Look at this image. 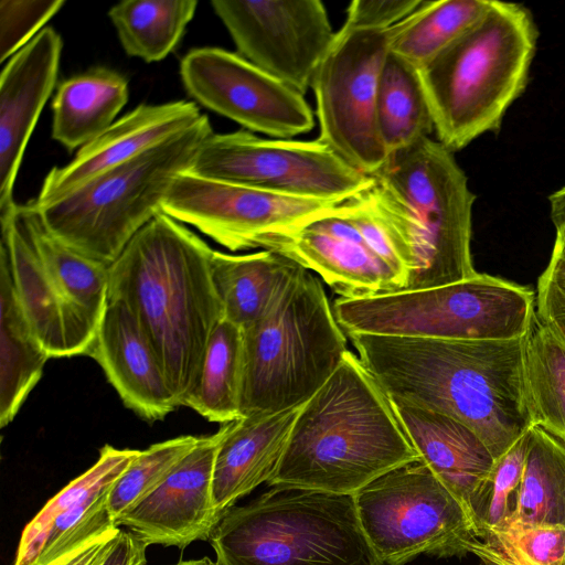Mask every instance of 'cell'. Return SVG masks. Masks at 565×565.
Instances as JSON below:
<instances>
[{"label":"cell","mask_w":565,"mask_h":565,"mask_svg":"<svg viewBox=\"0 0 565 565\" xmlns=\"http://www.w3.org/2000/svg\"><path fill=\"white\" fill-rule=\"evenodd\" d=\"M347 337L390 398L461 422L494 459L532 426L524 391V337L501 341Z\"/></svg>","instance_id":"1"},{"label":"cell","mask_w":565,"mask_h":565,"mask_svg":"<svg viewBox=\"0 0 565 565\" xmlns=\"http://www.w3.org/2000/svg\"><path fill=\"white\" fill-rule=\"evenodd\" d=\"M213 250L161 212L108 267V300L131 312L179 406L194 386L210 338L224 317L211 275Z\"/></svg>","instance_id":"2"},{"label":"cell","mask_w":565,"mask_h":565,"mask_svg":"<svg viewBox=\"0 0 565 565\" xmlns=\"http://www.w3.org/2000/svg\"><path fill=\"white\" fill-rule=\"evenodd\" d=\"M419 459L391 398L348 350L300 407L267 483L354 495L390 470Z\"/></svg>","instance_id":"3"},{"label":"cell","mask_w":565,"mask_h":565,"mask_svg":"<svg viewBox=\"0 0 565 565\" xmlns=\"http://www.w3.org/2000/svg\"><path fill=\"white\" fill-rule=\"evenodd\" d=\"M537 39L527 7L491 0L481 19L418 70L441 145L455 153L500 130L526 88Z\"/></svg>","instance_id":"4"},{"label":"cell","mask_w":565,"mask_h":565,"mask_svg":"<svg viewBox=\"0 0 565 565\" xmlns=\"http://www.w3.org/2000/svg\"><path fill=\"white\" fill-rule=\"evenodd\" d=\"M373 179L371 198L414 257L404 290L449 285L478 274L471 255L476 195L454 152L425 137L390 156Z\"/></svg>","instance_id":"5"},{"label":"cell","mask_w":565,"mask_h":565,"mask_svg":"<svg viewBox=\"0 0 565 565\" xmlns=\"http://www.w3.org/2000/svg\"><path fill=\"white\" fill-rule=\"evenodd\" d=\"M243 332L242 416L303 405L349 350L321 279L300 265L267 312Z\"/></svg>","instance_id":"6"},{"label":"cell","mask_w":565,"mask_h":565,"mask_svg":"<svg viewBox=\"0 0 565 565\" xmlns=\"http://www.w3.org/2000/svg\"><path fill=\"white\" fill-rule=\"evenodd\" d=\"M209 542L218 565H383L352 494L273 488L227 509Z\"/></svg>","instance_id":"7"},{"label":"cell","mask_w":565,"mask_h":565,"mask_svg":"<svg viewBox=\"0 0 565 565\" xmlns=\"http://www.w3.org/2000/svg\"><path fill=\"white\" fill-rule=\"evenodd\" d=\"M213 134L206 116L184 131L97 175L62 199L38 206L49 231L82 254L113 264L161 213L173 180Z\"/></svg>","instance_id":"8"},{"label":"cell","mask_w":565,"mask_h":565,"mask_svg":"<svg viewBox=\"0 0 565 565\" xmlns=\"http://www.w3.org/2000/svg\"><path fill=\"white\" fill-rule=\"evenodd\" d=\"M333 313L345 334L456 341L523 338L535 311V292L478 273L439 287L364 298H337Z\"/></svg>","instance_id":"9"},{"label":"cell","mask_w":565,"mask_h":565,"mask_svg":"<svg viewBox=\"0 0 565 565\" xmlns=\"http://www.w3.org/2000/svg\"><path fill=\"white\" fill-rule=\"evenodd\" d=\"M363 532L383 565L422 554L472 553L478 532L460 501L423 460L382 475L354 494Z\"/></svg>","instance_id":"10"},{"label":"cell","mask_w":565,"mask_h":565,"mask_svg":"<svg viewBox=\"0 0 565 565\" xmlns=\"http://www.w3.org/2000/svg\"><path fill=\"white\" fill-rule=\"evenodd\" d=\"M189 173L268 192L343 204L373 183L319 139L260 138L238 130L211 134Z\"/></svg>","instance_id":"11"},{"label":"cell","mask_w":565,"mask_h":565,"mask_svg":"<svg viewBox=\"0 0 565 565\" xmlns=\"http://www.w3.org/2000/svg\"><path fill=\"white\" fill-rule=\"evenodd\" d=\"M392 28L343 24L320 62L312 82L318 139L345 162L373 177L388 160L382 143L376 100L381 72L391 51Z\"/></svg>","instance_id":"12"},{"label":"cell","mask_w":565,"mask_h":565,"mask_svg":"<svg viewBox=\"0 0 565 565\" xmlns=\"http://www.w3.org/2000/svg\"><path fill=\"white\" fill-rule=\"evenodd\" d=\"M237 54L305 94L335 33L319 0H212Z\"/></svg>","instance_id":"13"},{"label":"cell","mask_w":565,"mask_h":565,"mask_svg":"<svg viewBox=\"0 0 565 565\" xmlns=\"http://www.w3.org/2000/svg\"><path fill=\"white\" fill-rule=\"evenodd\" d=\"M341 205L183 172L170 185L161 212L238 252L258 248L264 236L299 226Z\"/></svg>","instance_id":"14"},{"label":"cell","mask_w":565,"mask_h":565,"mask_svg":"<svg viewBox=\"0 0 565 565\" xmlns=\"http://www.w3.org/2000/svg\"><path fill=\"white\" fill-rule=\"evenodd\" d=\"M180 76L199 104L252 131L291 139L315 126L302 94L237 53L213 46L192 49L181 60Z\"/></svg>","instance_id":"15"},{"label":"cell","mask_w":565,"mask_h":565,"mask_svg":"<svg viewBox=\"0 0 565 565\" xmlns=\"http://www.w3.org/2000/svg\"><path fill=\"white\" fill-rule=\"evenodd\" d=\"M350 209L351 200L299 226L264 236L258 247L315 271L341 298L402 291L404 282L366 243Z\"/></svg>","instance_id":"16"},{"label":"cell","mask_w":565,"mask_h":565,"mask_svg":"<svg viewBox=\"0 0 565 565\" xmlns=\"http://www.w3.org/2000/svg\"><path fill=\"white\" fill-rule=\"evenodd\" d=\"M139 451L105 445L97 461L50 499L25 525L13 565H47L119 527L109 512L108 495Z\"/></svg>","instance_id":"17"},{"label":"cell","mask_w":565,"mask_h":565,"mask_svg":"<svg viewBox=\"0 0 565 565\" xmlns=\"http://www.w3.org/2000/svg\"><path fill=\"white\" fill-rule=\"evenodd\" d=\"M221 437V429L199 437L166 480L124 513L117 526H127L147 546L183 550L192 542L207 541L221 519L213 499V469Z\"/></svg>","instance_id":"18"},{"label":"cell","mask_w":565,"mask_h":565,"mask_svg":"<svg viewBox=\"0 0 565 565\" xmlns=\"http://www.w3.org/2000/svg\"><path fill=\"white\" fill-rule=\"evenodd\" d=\"M4 256L23 310L51 358L88 354L98 326L63 290L39 256L15 207L0 214Z\"/></svg>","instance_id":"19"},{"label":"cell","mask_w":565,"mask_h":565,"mask_svg":"<svg viewBox=\"0 0 565 565\" xmlns=\"http://www.w3.org/2000/svg\"><path fill=\"white\" fill-rule=\"evenodd\" d=\"M61 35L44 28L17 52L0 75V214L12 211L13 186L41 111L58 73Z\"/></svg>","instance_id":"20"},{"label":"cell","mask_w":565,"mask_h":565,"mask_svg":"<svg viewBox=\"0 0 565 565\" xmlns=\"http://www.w3.org/2000/svg\"><path fill=\"white\" fill-rule=\"evenodd\" d=\"M201 116L195 103L190 100L138 105L79 148L67 164L52 168L34 203L42 206L62 199L97 175L184 131Z\"/></svg>","instance_id":"21"},{"label":"cell","mask_w":565,"mask_h":565,"mask_svg":"<svg viewBox=\"0 0 565 565\" xmlns=\"http://www.w3.org/2000/svg\"><path fill=\"white\" fill-rule=\"evenodd\" d=\"M124 404L142 419L162 420L179 407L168 380L136 319L108 300L88 352Z\"/></svg>","instance_id":"22"},{"label":"cell","mask_w":565,"mask_h":565,"mask_svg":"<svg viewBox=\"0 0 565 565\" xmlns=\"http://www.w3.org/2000/svg\"><path fill=\"white\" fill-rule=\"evenodd\" d=\"M301 406L242 416L221 426L213 469V499L221 516L237 500L270 479Z\"/></svg>","instance_id":"23"},{"label":"cell","mask_w":565,"mask_h":565,"mask_svg":"<svg viewBox=\"0 0 565 565\" xmlns=\"http://www.w3.org/2000/svg\"><path fill=\"white\" fill-rule=\"evenodd\" d=\"M391 401L420 460L468 513L475 491L495 461L489 448L471 428L450 416Z\"/></svg>","instance_id":"24"},{"label":"cell","mask_w":565,"mask_h":565,"mask_svg":"<svg viewBox=\"0 0 565 565\" xmlns=\"http://www.w3.org/2000/svg\"><path fill=\"white\" fill-rule=\"evenodd\" d=\"M128 98L127 78L106 66L64 79L52 102V138L71 151L82 148L117 120Z\"/></svg>","instance_id":"25"},{"label":"cell","mask_w":565,"mask_h":565,"mask_svg":"<svg viewBox=\"0 0 565 565\" xmlns=\"http://www.w3.org/2000/svg\"><path fill=\"white\" fill-rule=\"evenodd\" d=\"M298 264L269 249L234 255L213 250L212 280L226 319L245 329L270 308Z\"/></svg>","instance_id":"26"},{"label":"cell","mask_w":565,"mask_h":565,"mask_svg":"<svg viewBox=\"0 0 565 565\" xmlns=\"http://www.w3.org/2000/svg\"><path fill=\"white\" fill-rule=\"evenodd\" d=\"M0 426L10 424L50 359L19 299L9 264L0 255Z\"/></svg>","instance_id":"27"},{"label":"cell","mask_w":565,"mask_h":565,"mask_svg":"<svg viewBox=\"0 0 565 565\" xmlns=\"http://www.w3.org/2000/svg\"><path fill=\"white\" fill-rule=\"evenodd\" d=\"M243 374V329L223 317L210 338L196 382L182 406L222 425L241 418Z\"/></svg>","instance_id":"28"},{"label":"cell","mask_w":565,"mask_h":565,"mask_svg":"<svg viewBox=\"0 0 565 565\" xmlns=\"http://www.w3.org/2000/svg\"><path fill=\"white\" fill-rule=\"evenodd\" d=\"M523 374L531 425L565 444V343L535 311L524 335Z\"/></svg>","instance_id":"29"},{"label":"cell","mask_w":565,"mask_h":565,"mask_svg":"<svg viewBox=\"0 0 565 565\" xmlns=\"http://www.w3.org/2000/svg\"><path fill=\"white\" fill-rule=\"evenodd\" d=\"M376 120L388 157L429 137L434 130L418 70L392 51L380 76Z\"/></svg>","instance_id":"30"},{"label":"cell","mask_w":565,"mask_h":565,"mask_svg":"<svg viewBox=\"0 0 565 565\" xmlns=\"http://www.w3.org/2000/svg\"><path fill=\"white\" fill-rule=\"evenodd\" d=\"M39 256L66 295L98 326L108 303V265L68 246L52 234L31 201L18 204Z\"/></svg>","instance_id":"31"},{"label":"cell","mask_w":565,"mask_h":565,"mask_svg":"<svg viewBox=\"0 0 565 565\" xmlns=\"http://www.w3.org/2000/svg\"><path fill=\"white\" fill-rule=\"evenodd\" d=\"M196 7V0H126L108 17L127 55L152 63L177 47Z\"/></svg>","instance_id":"32"},{"label":"cell","mask_w":565,"mask_h":565,"mask_svg":"<svg viewBox=\"0 0 565 565\" xmlns=\"http://www.w3.org/2000/svg\"><path fill=\"white\" fill-rule=\"evenodd\" d=\"M491 0L423 1L392 26L391 51L420 70L470 29Z\"/></svg>","instance_id":"33"},{"label":"cell","mask_w":565,"mask_h":565,"mask_svg":"<svg viewBox=\"0 0 565 565\" xmlns=\"http://www.w3.org/2000/svg\"><path fill=\"white\" fill-rule=\"evenodd\" d=\"M511 524L565 527V444L536 425L530 427L519 508Z\"/></svg>","instance_id":"34"},{"label":"cell","mask_w":565,"mask_h":565,"mask_svg":"<svg viewBox=\"0 0 565 565\" xmlns=\"http://www.w3.org/2000/svg\"><path fill=\"white\" fill-rule=\"evenodd\" d=\"M530 428L498 459L475 491L468 514L478 532L501 529L515 520L529 447Z\"/></svg>","instance_id":"35"},{"label":"cell","mask_w":565,"mask_h":565,"mask_svg":"<svg viewBox=\"0 0 565 565\" xmlns=\"http://www.w3.org/2000/svg\"><path fill=\"white\" fill-rule=\"evenodd\" d=\"M472 554L480 565H565V527L511 524L487 531Z\"/></svg>","instance_id":"36"},{"label":"cell","mask_w":565,"mask_h":565,"mask_svg":"<svg viewBox=\"0 0 565 565\" xmlns=\"http://www.w3.org/2000/svg\"><path fill=\"white\" fill-rule=\"evenodd\" d=\"M198 441L196 436H179L140 450L109 492L108 509L115 522L157 489Z\"/></svg>","instance_id":"37"},{"label":"cell","mask_w":565,"mask_h":565,"mask_svg":"<svg viewBox=\"0 0 565 565\" xmlns=\"http://www.w3.org/2000/svg\"><path fill=\"white\" fill-rule=\"evenodd\" d=\"M64 4V0H1L0 62L32 41Z\"/></svg>","instance_id":"38"},{"label":"cell","mask_w":565,"mask_h":565,"mask_svg":"<svg viewBox=\"0 0 565 565\" xmlns=\"http://www.w3.org/2000/svg\"><path fill=\"white\" fill-rule=\"evenodd\" d=\"M555 230L550 262L537 279L535 312L565 343V226Z\"/></svg>","instance_id":"39"},{"label":"cell","mask_w":565,"mask_h":565,"mask_svg":"<svg viewBox=\"0 0 565 565\" xmlns=\"http://www.w3.org/2000/svg\"><path fill=\"white\" fill-rule=\"evenodd\" d=\"M423 0H354L347 9L345 25L359 29H391L411 13Z\"/></svg>","instance_id":"40"},{"label":"cell","mask_w":565,"mask_h":565,"mask_svg":"<svg viewBox=\"0 0 565 565\" xmlns=\"http://www.w3.org/2000/svg\"><path fill=\"white\" fill-rule=\"evenodd\" d=\"M121 530L113 529L47 565H100Z\"/></svg>","instance_id":"41"},{"label":"cell","mask_w":565,"mask_h":565,"mask_svg":"<svg viewBox=\"0 0 565 565\" xmlns=\"http://www.w3.org/2000/svg\"><path fill=\"white\" fill-rule=\"evenodd\" d=\"M147 545L130 531H120L100 565H145Z\"/></svg>","instance_id":"42"},{"label":"cell","mask_w":565,"mask_h":565,"mask_svg":"<svg viewBox=\"0 0 565 565\" xmlns=\"http://www.w3.org/2000/svg\"><path fill=\"white\" fill-rule=\"evenodd\" d=\"M550 216L556 227L565 226V185L548 196Z\"/></svg>","instance_id":"43"},{"label":"cell","mask_w":565,"mask_h":565,"mask_svg":"<svg viewBox=\"0 0 565 565\" xmlns=\"http://www.w3.org/2000/svg\"><path fill=\"white\" fill-rule=\"evenodd\" d=\"M174 565H218L216 562H212L209 557L200 559L181 561Z\"/></svg>","instance_id":"44"}]
</instances>
